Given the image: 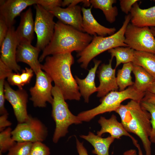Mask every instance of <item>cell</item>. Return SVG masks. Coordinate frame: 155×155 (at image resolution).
Returning a JSON list of instances; mask_svg holds the SVG:
<instances>
[{
    "label": "cell",
    "mask_w": 155,
    "mask_h": 155,
    "mask_svg": "<svg viewBox=\"0 0 155 155\" xmlns=\"http://www.w3.org/2000/svg\"><path fill=\"white\" fill-rule=\"evenodd\" d=\"M76 148L79 155H88L87 151L84 146L83 142H80L76 138Z\"/></svg>",
    "instance_id": "obj_41"
},
{
    "label": "cell",
    "mask_w": 155,
    "mask_h": 155,
    "mask_svg": "<svg viewBox=\"0 0 155 155\" xmlns=\"http://www.w3.org/2000/svg\"><path fill=\"white\" fill-rule=\"evenodd\" d=\"M135 51L129 47L118 46L109 49L108 51L110 53L111 58L115 57V68L116 69L121 63L132 62Z\"/></svg>",
    "instance_id": "obj_26"
},
{
    "label": "cell",
    "mask_w": 155,
    "mask_h": 155,
    "mask_svg": "<svg viewBox=\"0 0 155 155\" xmlns=\"http://www.w3.org/2000/svg\"><path fill=\"white\" fill-rule=\"evenodd\" d=\"M34 86L30 90L31 97L30 99L35 107L44 108L46 103L51 104L53 100L52 94V80L45 72L41 69L36 75Z\"/></svg>",
    "instance_id": "obj_10"
},
{
    "label": "cell",
    "mask_w": 155,
    "mask_h": 155,
    "mask_svg": "<svg viewBox=\"0 0 155 155\" xmlns=\"http://www.w3.org/2000/svg\"><path fill=\"white\" fill-rule=\"evenodd\" d=\"M93 37L58 20L55 23L52 38L43 51L39 61L41 62L51 55L74 51L79 53L91 42Z\"/></svg>",
    "instance_id": "obj_2"
},
{
    "label": "cell",
    "mask_w": 155,
    "mask_h": 155,
    "mask_svg": "<svg viewBox=\"0 0 155 155\" xmlns=\"http://www.w3.org/2000/svg\"><path fill=\"white\" fill-rule=\"evenodd\" d=\"M92 7L91 5L88 8L82 7V32L94 36H98L104 37L107 35H112L115 33L116 31L115 28L105 27L97 21L91 12Z\"/></svg>",
    "instance_id": "obj_15"
},
{
    "label": "cell",
    "mask_w": 155,
    "mask_h": 155,
    "mask_svg": "<svg viewBox=\"0 0 155 155\" xmlns=\"http://www.w3.org/2000/svg\"><path fill=\"white\" fill-rule=\"evenodd\" d=\"M140 102L142 106L151 115L150 121L152 129L149 139L151 143L155 144V106L142 99Z\"/></svg>",
    "instance_id": "obj_30"
},
{
    "label": "cell",
    "mask_w": 155,
    "mask_h": 155,
    "mask_svg": "<svg viewBox=\"0 0 155 155\" xmlns=\"http://www.w3.org/2000/svg\"><path fill=\"white\" fill-rule=\"evenodd\" d=\"M133 68V63L129 62L123 64L122 68L118 70L116 80L120 91H123L127 87L134 85L131 75Z\"/></svg>",
    "instance_id": "obj_27"
},
{
    "label": "cell",
    "mask_w": 155,
    "mask_h": 155,
    "mask_svg": "<svg viewBox=\"0 0 155 155\" xmlns=\"http://www.w3.org/2000/svg\"><path fill=\"white\" fill-rule=\"evenodd\" d=\"M91 5L92 7L101 10L103 12L106 20L112 23L116 20L118 14L117 7L113 5L117 2L116 0H90Z\"/></svg>",
    "instance_id": "obj_25"
},
{
    "label": "cell",
    "mask_w": 155,
    "mask_h": 155,
    "mask_svg": "<svg viewBox=\"0 0 155 155\" xmlns=\"http://www.w3.org/2000/svg\"><path fill=\"white\" fill-rule=\"evenodd\" d=\"M134 145L138 149V155H143L142 152L140 144L138 143H137L134 144Z\"/></svg>",
    "instance_id": "obj_45"
},
{
    "label": "cell",
    "mask_w": 155,
    "mask_h": 155,
    "mask_svg": "<svg viewBox=\"0 0 155 155\" xmlns=\"http://www.w3.org/2000/svg\"><path fill=\"white\" fill-rule=\"evenodd\" d=\"M145 93L139 91L133 85L123 91H111L100 100L101 103L98 106L81 112L77 116L82 122L90 121L98 115L115 111L121 102L126 99H131L140 102L144 97Z\"/></svg>",
    "instance_id": "obj_5"
},
{
    "label": "cell",
    "mask_w": 155,
    "mask_h": 155,
    "mask_svg": "<svg viewBox=\"0 0 155 155\" xmlns=\"http://www.w3.org/2000/svg\"><path fill=\"white\" fill-rule=\"evenodd\" d=\"M140 102L131 100L126 104H121L115 112L120 116L125 130L140 139L146 155H151V143L149 139L152 129L151 115Z\"/></svg>",
    "instance_id": "obj_3"
},
{
    "label": "cell",
    "mask_w": 155,
    "mask_h": 155,
    "mask_svg": "<svg viewBox=\"0 0 155 155\" xmlns=\"http://www.w3.org/2000/svg\"><path fill=\"white\" fill-rule=\"evenodd\" d=\"M9 28L4 19L0 16V46H1L7 34Z\"/></svg>",
    "instance_id": "obj_37"
},
{
    "label": "cell",
    "mask_w": 155,
    "mask_h": 155,
    "mask_svg": "<svg viewBox=\"0 0 155 155\" xmlns=\"http://www.w3.org/2000/svg\"><path fill=\"white\" fill-rule=\"evenodd\" d=\"M48 134L45 125L39 119L30 115L25 121L18 123L12 131V138L16 142H42Z\"/></svg>",
    "instance_id": "obj_8"
},
{
    "label": "cell",
    "mask_w": 155,
    "mask_h": 155,
    "mask_svg": "<svg viewBox=\"0 0 155 155\" xmlns=\"http://www.w3.org/2000/svg\"><path fill=\"white\" fill-rule=\"evenodd\" d=\"M38 0H0V16L8 27L13 26L15 18L28 7L37 4Z\"/></svg>",
    "instance_id": "obj_14"
},
{
    "label": "cell",
    "mask_w": 155,
    "mask_h": 155,
    "mask_svg": "<svg viewBox=\"0 0 155 155\" xmlns=\"http://www.w3.org/2000/svg\"><path fill=\"white\" fill-rule=\"evenodd\" d=\"M111 58L108 64H102L97 71L100 84L97 87V96L104 97L112 91H117L118 88L115 76L116 69H113Z\"/></svg>",
    "instance_id": "obj_13"
},
{
    "label": "cell",
    "mask_w": 155,
    "mask_h": 155,
    "mask_svg": "<svg viewBox=\"0 0 155 155\" xmlns=\"http://www.w3.org/2000/svg\"><path fill=\"white\" fill-rule=\"evenodd\" d=\"M49 12L63 23L82 32V15L80 6L67 7L66 8L58 7Z\"/></svg>",
    "instance_id": "obj_16"
},
{
    "label": "cell",
    "mask_w": 155,
    "mask_h": 155,
    "mask_svg": "<svg viewBox=\"0 0 155 155\" xmlns=\"http://www.w3.org/2000/svg\"><path fill=\"white\" fill-rule=\"evenodd\" d=\"M12 131L9 127L0 132V152L2 153L8 151L16 143L12 138Z\"/></svg>",
    "instance_id": "obj_28"
},
{
    "label": "cell",
    "mask_w": 155,
    "mask_h": 155,
    "mask_svg": "<svg viewBox=\"0 0 155 155\" xmlns=\"http://www.w3.org/2000/svg\"><path fill=\"white\" fill-rule=\"evenodd\" d=\"M34 72L31 68L26 67L25 69L22 70L20 75L23 86L29 83L33 75Z\"/></svg>",
    "instance_id": "obj_36"
},
{
    "label": "cell",
    "mask_w": 155,
    "mask_h": 155,
    "mask_svg": "<svg viewBox=\"0 0 155 155\" xmlns=\"http://www.w3.org/2000/svg\"><path fill=\"white\" fill-rule=\"evenodd\" d=\"M4 88L5 99L12 106L18 123L25 121L30 116L27 111L28 95L26 92L23 89L13 90L6 81H5Z\"/></svg>",
    "instance_id": "obj_11"
},
{
    "label": "cell",
    "mask_w": 155,
    "mask_h": 155,
    "mask_svg": "<svg viewBox=\"0 0 155 155\" xmlns=\"http://www.w3.org/2000/svg\"><path fill=\"white\" fill-rule=\"evenodd\" d=\"M123 155H137V151L135 149H130L125 152Z\"/></svg>",
    "instance_id": "obj_44"
},
{
    "label": "cell",
    "mask_w": 155,
    "mask_h": 155,
    "mask_svg": "<svg viewBox=\"0 0 155 155\" xmlns=\"http://www.w3.org/2000/svg\"><path fill=\"white\" fill-rule=\"evenodd\" d=\"M32 144L28 142H16L9 150L7 155H29Z\"/></svg>",
    "instance_id": "obj_29"
},
{
    "label": "cell",
    "mask_w": 155,
    "mask_h": 155,
    "mask_svg": "<svg viewBox=\"0 0 155 155\" xmlns=\"http://www.w3.org/2000/svg\"><path fill=\"white\" fill-rule=\"evenodd\" d=\"M52 94L53 100L51 104V115L56 125L53 141L56 143L67 133L70 125L81 124L82 122L77 116L73 115L70 111L62 93L55 86L53 87Z\"/></svg>",
    "instance_id": "obj_6"
},
{
    "label": "cell",
    "mask_w": 155,
    "mask_h": 155,
    "mask_svg": "<svg viewBox=\"0 0 155 155\" xmlns=\"http://www.w3.org/2000/svg\"><path fill=\"white\" fill-rule=\"evenodd\" d=\"M8 114H5L1 115L0 117V131L3 130L5 128L9 127L11 126L12 123L8 120Z\"/></svg>",
    "instance_id": "obj_40"
},
{
    "label": "cell",
    "mask_w": 155,
    "mask_h": 155,
    "mask_svg": "<svg viewBox=\"0 0 155 155\" xmlns=\"http://www.w3.org/2000/svg\"><path fill=\"white\" fill-rule=\"evenodd\" d=\"M9 84L12 85L17 86L19 89H23V86L21 80L20 74L18 73H11L7 78Z\"/></svg>",
    "instance_id": "obj_33"
},
{
    "label": "cell",
    "mask_w": 155,
    "mask_h": 155,
    "mask_svg": "<svg viewBox=\"0 0 155 155\" xmlns=\"http://www.w3.org/2000/svg\"><path fill=\"white\" fill-rule=\"evenodd\" d=\"M82 3L84 6L86 7H89L91 5L90 1L88 0H64L62 1L61 6H73L77 5L78 3Z\"/></svg>",
    "instance_id": "obj_38"
},
{
    "label": "cell",
    "mask_w": 155,
    "mask_h": 155,
    "mask_svg": "<svg viewBox=\"0 0 155 155\" xmlns=\"http://www.w3.org/2000/svg\"><path fill=\"white\" fill-rule=\"evenodd\" d=\"M142 100L150 102L155 106V94L146 92Z\"/></svg>",
    "instance_id": "obj_42"
},
{
    "label": "cell",
    "mask_w": 155,
    "mask_h": 155,
    "mask_svg": "<svg viewBox=\"0 0 155 155\" xmlns=\"http://www.w3.org/2000/svg\"><path fill=\"white\" fill-rule=\"evenodd\" d=\"M42 70L45 71L62 93L65 100H80L81 95L75 80L72 74L71 67L74 63L71 53L48 56Z\"/></svg>",
    "instance_id": "obj_1"
},
{
    "label": "cell",
    "mask_w": 155,
    "mask_h": 155,
    "mask_svg": "<svg viewBox=\"0 0 155 155\" xmlns=\"http://www.w3.org/2000/svg\"><path fill=\"white\" fill-rule=\"evenodd\" d=\"M5 79H0V114L1 115L8 114L4 106L5 97L4 94Z\"/></svg>",
    "instance_id": "obj_34"
},
{
    "label": "cell",
    "mask_w": 155,
    "mask_h": 155,
    "mask_svg": "<svg viewBox=\"0 0 155 155\" xmlns=\"http://www.w3.org/2000/svg\"><path fill=\"white\" fill-rule=\"evenodd\" d=\"M94 67L89 70L88 73L84 79H81L75 75V78L78 84L81 96L84 99L85 102H89L91 95L97 91V87L95 82L96 73L97 68L101 62V61L94 59Z\"/></svg>",
    "instance_id": "obj_21"
},
{
    "label": "cell",
    "mask_w": 155,
    "mask_h": 155,
    "mask_svg": "<svg viewBox=\"0 0 155 155\" xmlns=\"http://www.w3.org/2000/svg\"><path fill=\"white\" fill-rule=\"evenodd\" d=\"M40 51L36 46H33L31 43L27 42H21L18 44L17 49L16 61L27 64L36 75L41 69L38 59Z\"/></svg>",
    "instance_id": "obj_17"
},
{
    "label": "cell",
    "mask_w": 155,
    "mask_h": 155,
    "mask_svg": "<svg viewBox=\"0 0 155 155\" xmlns=\"http://www.w3.org/2000/svg\"><path fill=\"white\" fill-rule=\"evenodd\" d=\"M98 122L101 126L100 130L97 132L98 136L101 137L104 133H108L117 139H120L121 137L125 136L131 138L134 145L138 143L137 140L125 130L121 123L118 121L115 115L113 114L109 119L101 116Z\"/></svg>",
    "instance_id": "obj_18"
},
{
    "label": "cell",
    "mask_w": 155,
    "mask_h": 155,
    "mask_svg": "<svg viewBox=\"0 0 155 155\" xmlns=\"http://www.w3.org/2000/svg\"><path fill=\"white\" fill-rule=\"evenodd\" d=\"M132 72L135 77L133 86L139 91L146 92L155 80L140 66L133 64Z\"/></svg>",
    "instance_id": "obj_23"
},
{
    "label": "cell",
    "mask_w": 155,
    "mask_h": 155,
    "mask_svg": "<svg viewBox=\"0 0 155 155\" xmlns=\"http://www.w3.org/2000/svg\"><path fill=\"white\" fill-rule=\"evenodd\" d=\"M150 28L152 33L155 37V27H150Z\"/></svg>",
    "instance_id": "obj_46"
},
{
    "label": "cell",
    "mask_w": 155,
    "mask_h": 155,
    "mask_svg": "<svg viewBox=\"0 0 155 155\" xmlns=\"http://www.w3.org/2000/svg\"><path fill=\"white\" fill-rule=\"evenodd\" d=\"M62 1L61 0H38L37 4L49 11L56 7H61Z\"/></svg>",
    "instance_id": "obj_32"
},
{
    "label": "cell",
    "mask_w": 155,
    "mask_h": 155,
    "mask_svg": "<svg viewBox=\"0 0 155 155\" xmlns=\"http://www.w3.org/2000/svg\"><path fill=\"white\" fill-rule=\"evenodd\" d=\"M34 32V22L32 9L30 7L21 14L19 25L15 31L19 43L24 42L31 43Z\"/></svg>",
    "instance_id": "obj_20"
},
{
    "label": "cell",
    "mask_w": 155,
    "mask_h": 155,
    "mask_svg": "<svg viewBox=\"0 0 155 155\" xmlns=\"http://www.w3.org/2000/svg\"><path fill=\"white\" fill-rule=\"evenodd\" d=\"M119 1L121 11L127 15L130 12L133 5L139 0H120Z\"/></svg>",
    "instance_id": "obj_35"
},
{
    "label": "cell",
    "mask_w": 155,
    "mask_h": 155,
    "mask_svg": "<svg viewBox=\"0 0 155 155\" xmlns=\"http://www.w3.org/2000/svg\"><path fill=\"white\" fill-rule=\"evenodd\" d=\"M13 26L9 28L7 35L1 46L0 59L12 70L18 73L21 71L18 64L16 55L17 46L19 44Z\"/></svg>",
    "instance_id": "obj_12"
},
{
    "label": "cell",
    "mask_w": 155,
    "mask_h": 155,
    "mask_svg": "<svg viewBox=\"0 0 155 155\" xmlns=\"http://www.w3.org/2000/svg\"><path fill=\"white\" fill-rule=\"evenodd\" d=\"M125 37V43L134 50L155 55V37L149 27H139L129 23Z\"/></svg>",
    "instance_id": "obj_7"
},
{
    "label": "cell",
    "mask_w": 155,
    "mask_h": 155,
    "mask_svg": "<svg viewBox=\"0 0 155 155\" xmlns=\"http://www.w3.org/2000/svg\"><path fill=\"white\" fill-rule=\"evenodd\" d=\"M49 148L42 142L33 143L29 155H49Z\"/></svg>",
    "instance_id": "obj_31"
},
{
    "label": "cell",
    "mask_w": 155,
    "mask_h": 155,
    "mask_svg": "<svg viewBox=\"0 0 155 155\" xmlns=\"http://www.w3.org/2000/svg\"><path fill=\"white\" fill-rule=\"evenodd\" d=\"M80 137L92 144L94 148L92 153L97 155H109V147L115 139L111 136L102 138L90 131L88 135H81Z\"/></svg>",
    "instance_id": "obj_22"
},
{
    "label": "cell",
    "mask_w": 155,
    "mask_h": 155,
    "mask_svg": "<svg viewBox=\"0 0 155 155\" xmlns=\"http://www.w3.org/2000/svg\"><path fill=\"white\" fill-rule=\"evenodd\" d=\"M2 153L0 152V155H3L2 154Z\"/></svg>",
    "instance_id": "obj_47"
},
{
    "label": "cell",
    "mask_w": 155,
    "mask_h": 155,
    "mask_svg": "<svg viewBox=\"0 0 155 155\" xmlns=\"http://www.w3.org/2000/svg\"><path fill=\"white\" fill-rule=\"evenodd\" d=\"M130 13L132 24L140 27H155V5L142 9L137 2L133 5Z\"/></svg>",
    "instance_id": "obj_19"
},
{
    "label": "cell",
    "mask_w": 155,
    "mask_h": 155,
    "mask_svg": "<svg viewBox=\"0 0 155 155\" xmlns=\"http://www.w3.org/2000/svg\"><path fill=\"white\" fill-rule=\"evenodd\" d=\"M147 92L155 94V80L148 88Z\"/></svg>",
    "instance_id": "obj_43"
},
{
    "label": "cell",
    "mask_w": 155,
    "mask_h": 155,
    "mask_svg": "<svg viewBox=\"0 0 155 155\" xmlns=\"http://www.w3.org/2000/svg\"><path fill=\"white\" fill-rule=\"evenodd\" d=\"M12 70L0 59V79L7 78Z\"/></svg>",
    "instance_id": "obj_39"
},
{
    "label": "cell",
    "mask_w": 155,
    "mask_h": 155,
    "mask_svg": "<svg viewBox=\"0 0 155 155\" xmlns=\"http://www.w3.org/2000/svg\"><path fill=\"white\" fill-rule=\"evenodd\" d=\"M131 20L130 14L127 15L123 25L117 32L107 36H94L91 42L81 52L78 53L77 62L81 67L86 69L90 61L101 53L118 46L128 47L124 42L125 33Z\"/></svg>",
    "instance_id": "obj_4"
},
{
    "label": "cell",
    "mask_w": 155,
    "mask_h": 155,
    "mask_svg": "<svg viewBox=\"0 0 155 155\" xmlns=\"http://www.w3.org/2000/svg\"><path fill=\"white\" fill-rule=\"evenodd\" d=\"M133 63L143 68L155 80V56L147 52L135 51Z\"/></svg>",
    "instance_id": "obj_24"
},
{
    "label": "cell",
    "mask_w": 155,
    "mask_h": 155,
    "mask_svg": "<svg viewBox=\"0 0 155 155\" xmlns=\"http://www.w3.org/2000/svg\"><path fill=\"white\" fill-rule=\"evenodd\" d=\"M155 56V55H154Z\"/></svg>",
    "instance_id": "obj_48"
},
{
    "label": "cell",
    "mask_w": 155,
    "mask_h": 155,
    "mask_svg": "<svg viewBox=\"0 0 155 155\" xmlns=\"http://www.w3.org/2000/svg\"><path fill=\"white\" fill-rule=\"evenodd\" d=\"M35 9L34 31L37 39L36 46L43 51L53 37L55 24L53 20L54 16L38 4H36Z\"/></svg>",
    "instance_id": "obj_9"
}]
</instances>
